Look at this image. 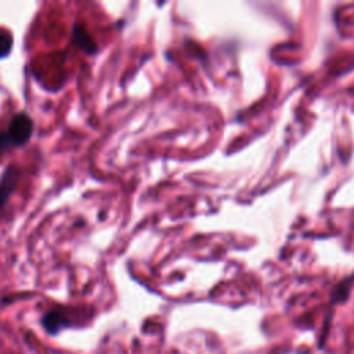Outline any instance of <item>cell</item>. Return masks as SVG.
<instances>
[{"mask_svg": "<svg viewBox=\"0 0 354 354\" xmlns=\"http://www.w3.org/2000/svg\"><path fill=\"white\" fill-rule=\"evenodd\" d=\"M11 48H12V35L7 29L0 28V58L7 57Z\"/></svg>", "mask_w": 354, "mask_h": 354, "instance_id": "obj_5", "label": "cell"}, {"mask_svg": "<svg viewBox=\"0 0 354 354\" xmlns=\"http://www.w3.org/2000/svg\"><path fill=\"white\" fill-rule=\"evenodd\" d=\"M33 133V122L25 112L17 113L8 123L7 129L0 131V155L11 148L25 145Z\"/></svg>", "mask_w": 354, "mask_h": 354, "instance_id": "obj_1", "label": "cell"}, {"mask_svg": "<svg viewBox=\"0 0 354 354\" xmlns=\"http://www.w3.org/2000/svg\"><path fill=\"white\" fill-rule=\"evenodd\" d=\"M19 176H21V171L17 167H8L6 170V173L3 174L1 181H0V210L6 205L12 189L15 188V185L19 180Z\"/></svg>", "mask_w": 354, "mask_h": 354, "instance_id": "obj_2", "label": "cell"}, {"mask_svg": "<svg viewBox=\"0 0 354 354\" xmlns=\"http://www.w3.org/2000/svg\"><path fill=\"white\" fill-rule=\"evenodd\" d=\"M73 36L76 43L79 44V47L88 53V54H94L97 51V46L94 44L91 36L88 35V32L82 26V25H75L73 26Z\"/></svg>", "mask_w": 354, "mask_h": 354, "instance_id": "obj_4", "label": "cell"}, {"mask_svg": "<svg viewBox=\"0 0 354 354\" xmlns=\"http://www.w3.org/2000/svg\"><path fill=\"white\" fill-rule=\"evenodd\" d=\"M66 314L62 310H51L48 311L43 318V325L50 333H58L61 328H65L68 325Z\"/></svg>", "mask_w": 354, "mask_h": 354, "instance_id": "obj_3", "label": "cell"}]
</instances>
